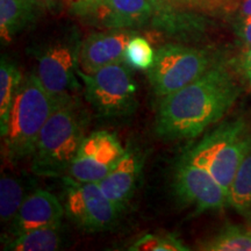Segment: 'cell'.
I'll return each instance as SVG.
<instances>
[{
  "label": "cell",
  "mask_w": 251,
  "mask_h": 251,
  "mask_svg": "<svg viewBox=\"0 0 251 251\" xmlns=\"http://www.w3.org/2000/svg\"><path fill=\"white\" fill-rule=\"evenodd\" d=\"M242 87L233 71L216 63L192 83L162 99L155 129L166 140L199 136L233 107Z\"/></svg>",
  "instance_id": "6da1fadb"
},
{
  "label": "cell",
  "mask_w": 251,
  "mask_h": 251,
  "mask_svg": "<svg viewBox=\"0 0 251 251\" xmlns=\"http://www.w3.org/2000/svg\"><path fill=\"white\" fill-rule=\"evenodd\" d=\"M65 99H58L48 92L36 74L24 78L4 136L5 157L8 162L15 164L33 156L43 127Z\"/></svg>",
  "instance_id": "7a4b0ae2"
},
{
  "label": "cell",
  "mask_w": 251,
  "mask_h": 251,
  "mask_svg": "<svg viewBox=\"0 0 251 251\" xmlns=\"http://www.w3.org/2000/svg\"><path fill=\"white\" fill-rule=\"evenodd\" d=\"M85 125V115L72 97L62 101L41 131L31 171L42 177L67 175L86 137Z\"/></svg>",
  "instance_id": "3957f363"
},
{
  "label": "cell",
  "mask_w": 251,
  "mask_h": 251,
  "mask_svg": "<svg viewBox=\"0 0 251 251\" xmlns=\"http://www.w3.org/2000/svg\"><path fill=\"white\" fill-rule=\"evenodd\" d=\"M251 148V131L243 119L224 122L207 133L185 157L205 168L227 191Z\"/></svg>",
  "instance_id": "277c9868"
},
{
  "label": "cell",
  "mask_w": 251,
  "mask_h": 251,
  "mask_svg": "<svg viewBox=\"0 0 251 251\" xmlns=\"http://www.w3.org/2000/svg\"><path fill=\"white\" fill-rule=\"evenodd\" d=\"M86 100L100 117L117 119L130 115L137 107V84L126 62L107 65L96 72L78 69Z\"/></svg>",
  "instance_id": "5b68a950"
},
{
  "label": "cell",
  "mask_w": 251,
  "mask_h": 251,
  "mask_svg": "<svg viewBox=\"0 0 251 251\" xmlns=\"http://www.w3.org/2000/svg\"><path fill=\"white\" fill-rule=\"evenodd\" d=\"M216 63L209 50L169 43L156 50L147 74L153 92L164 98L198 79Z\"/></svg>",
  "instance_id": "8992f818"
},
{
  "label": "cell",
  "mask_w": 251,
  "mask_h": 251,
  "mask_svg": "<svg viewBox=\"0 0 251 251\" xmlns=\"http://www.w3.org/2000/svg\"><path fill=\"white\" fill-rule=\"evenodd\" d=\"M65 215L90 233L107 230L117 224L121 209L103 194L98 183H84L63 176Z\"/></svg>",
  "instance_id": "52a82bcc"
},
{
  "label": "cell",
  "mask_w": 251,
  "mask_h": 251,
  "mask_svg": "<svg viewBox=\"0 0 251 251\" xmlns=\"http://www.w3.org/2000/svg\"><path fill=\"white\" fill-rule=\"evenodd\" d=\"M80 45L76 39L56 41L37 56V77L56 98H69L80 87L78 81Z\"/></svg>",
  "instance_id": "ba28073f"
},
{
  "label": "cell",
  "mask_w": 251,
  "mask_h": 251,
  "mask_svg": "<svg viewBox=\"0 0 251 251\" xmlns=\"http://www.w3.org/2000/svg\"><path fill=\"white\" fill-rule=\"evenodd\" d=\"M125 151L115 134L107 130L93 131L84 139L65 176L84 183H99Z\"/></svg>",
  "instance_id": "9c48e42d"
},
{
  "label": "cell",
  "mask_w": 251,
  "mask_h": 251,
  "mask_svg": "<svg viewBox=\"0 0 251 251\" xmlns=\"http://www.w3.org/2000/svg\"><path fill=\"white\" fill-rule=\"evenodd\" d=\"M175 191L184 203L197 213L220 211L228 206V193L205 168L183 155L176 168Z\"/></svg>",
  "instance_id": "30bf717a"
},
{
  "label": "cell",
  "mask_w": 251,
  "mask_h": 251,
  "mask_svg": "<svg viewBox=\"0 0 251 251\" xmlns=\"http://www.w3.org/2000/svg\"><path fill=\"white\" fill-rule=\"evenodd\" d=\"M64 215V205L55 194L46 190H37L25 199L11 222V234L17 236L33 229L62 225Z\"/></svg>",
  "instance_id": "8fae6325"
},
{
  "label": "cell",
  "mask_w": 251,
  "mask_h": 251,
  "mask_svg": "<svg viewBox=\"0 0 251 251\" xmlns=\"http://www.w3.org/2000/svg\"><path fill=\"white\" fill-rule=\"evenodd\" d=\"M130 39L131 34L125 29L91 34L80 45V69L91 74L107 65L125 62L126 47Z\"/></svg>",
  "instance_id": "7c38bea8"
},
{
  "label": "cell",
  "mask_w": 251,
  "mask_h": 251,
  "mask_svg": "<svg viewBox=\"0 0 251 251\" xmlns=\"http://www.w3.org/2000/svg\"><path fill=\"white\" fill-rule=\"evenodd\" d=\"M143 165L142 152L129 146L107 176L98 183L103 194L121 211L136 190Z\"/></svg>",
  "instance_id": "4fadbf2b"
},
{
  "label": "cell",
  "mask_w": 251,
  "mask_h": 251,
  "mask_svg": "<svg viewBox=\"0 0 251 251\" xmlns=\"http://www.w3.org/2000/svg\"><path fill=\"white\" fill-rule=\"evenodd\" d=\"M153 14L149 0H103L85 19L107 29H127L142 26Z\"/></svg>",
  "instance_id": "5bb4252c"
},
{
  "label": "cell",
  "mask_w": 251,
  "mask_h": 251,
  "mask_svg": "<svg viewBox=\"0 0 251 251\" xmlns=\"http://www.w3.org/2000/svg\"><path fill=\"white\" fill-rule=\"evenodd\" d=\"M42 12L36 0H0V35L9 43Z\"/></svg>",
  "instance_id": "9a60e30c"
},
{
  "label": "cell",
  "mask_w": 251,
  "mask_h": 251,
  "mask_svg": "<svg viewBox=\"0 0 251 251\" xmlns=\"http://www.w3.org/2000/svg\"><path fill=\"white\" fill-rule=\"evenodd\" d=\"M62 225L37 228L13 236L5 244L7 251H55L61 248Z\"/></svg>",
  "instance_id": "2e32d148"
},
{
  "label": "cell",
  "mask_w": 251,
  "mask_h": 251,
  "mask_svg": "<svg viewBox=\"0 0 251 251\" xmlns=\"http://www.w3.org/2000/svg\"><path fill=\"white\" fill-rule=\"evenodd\" d=\"M23 79L17 64L2 56L0 62V133L2 137L7 131L12 106Z\"/></svg>",
  "instance_id": "e0dca14e"
},
{
  "label": "cell",
  "mask_w": 251,
  "mask_h": 251,
  "mask_svg": "<svg viewBox=\"0 0 251 251\" xmlns=\"http://www.w3.org/2000/svg\"><path fill=\"white\" fill-rule=\"evenodd\" d=\"M199 249L207 251H251V229L240 225H226Z\"/></svg>",
  "instance_id": "ac0fdd59"
},
{
  "label": "cell",
  "mask_w": 251,
  "mask_h": 251,
  "mask_svg": "<svg viewBox=\"0 0 251 251\" xmlns=\"http://www.w3.org/2000/svg\"><path fill=\"white\" fill-rule=\"evenodd\" d=\"M228 206L242 214L251 211V148L241 162L228 188Z\"/></svg>",
  "instance_id": "d6986e66"
},
{
  "label": "cell",
  "mask_w": 251,
  "mask_h": 251,
  "mask_svg": "<svg viewBox=\"0 0 251 251\" xmlns=\"http://www.w3.org/2000/svg\"><path fill=\"white\" fill-rule=\"evenodd\" d=\"M25 181L15 177L2 176L0 179V219L12 222L26 199Z\"/></svg>",
  "instance_id": "ffe728a7"
},
{
  "label": "cell",
  "mask_w": 251,
  "mask_h": 251,
  "mask_svg": "<svg viewBox=\"0 0 251 251\" xmlns=\"http://www.w3.org/2000/svg\"><path fill=\"white\" fill-rule=\"evenodd\" d=\"M156 51L149 41L142 36H131L125 51V62L130 68L148 71L155 61Z\"/></svg>",
  "instance_id": "44dd1931"
},
{
  "label": "cell",
  "mask_w": 251,
  "mask_h": 251,
  "mask_svg": "<svg viewBox=\"0 0 251 251\" xmlns=\"http://www.w3.org/2000/svg\"><path fill=\"white\" fill-rule=\"evenodd\" d=\"M130 251H187L190 250L172 234H146L128 248Z\"/></svg>",
  "instance_id": "7402d4cb"
},
{
  "label": "cell",
  "mask_w": 251,
  "mask_h": 251,
  "mask_svg": "<svg viewBox=\"0 0 251 251\" xmlns=\"http://www.w3.org/2000/svg\"><path fill=\"white\" fill-rule=\"evenodd\" d=\"M183 8L203 13H218V12H233L234 0H178Z\"/></svg>",
  "instance_id": "603a6c76"
},
{
  "label": "cell",
  "mask_w": 251,
  "mask_h": 251,
  "mask_svg": "<svg viewBox=\"0 0 251 251\" xmlns=\"http://www.w3.org/2000/svg\"><path fill=\"white\" fill-rule=\"evenodd\" d=\"M103 0H63V4L67 6L71 14L80 18H87Z\"/></svg>",
  "instance_id": "cb8c5ba5"
},
{
  "label": "cell",
  "mask_w": 251,
  "mask_h": 251,
  "mask_svg": "<svg viewBox=\"0 0 251 251\" xmlns=\"http://www.w3.org/2000/svg\"><path fill=\"white\" fill-rule=\"evenodd\" d=\"M235 34L244 50L251 48V17L236 20Z\"/></svg>",
  "instance_id": "d4e9b609"
},
{
  "label": "cell",
  "mask_w": 251,
  "mask_h": 251,
  "mask_svg": "<svg viewBox=\"0 0 251 251\" xmlns=\"http://www.w3.org/2000/svg\"><path fill=\"white\" fill-rule=\"evenodd\" d=\"M149 1L151 2L153 11H155L153 17L175 13L183 8L178 0H149Z\"/></svg>",
  "instance_id": "484cf974"
},
{
  "label": "cell",
  "mask_w": 251,
  "mask_h": 251,
  "mask_svg": "<svg viewBox=\"0 0 251 251\" xmlns=\"http://www.w3.org/2000/svg\"><path fill=\"white\" fill-rule=\"evenodd\" d=\"M237 70L251 86V48L244 50L237 61Z\"/></svg>",
  "instance_id": "4316f807"
},
{
  "label": "cell",
  "mask_w": 251,
  "mask_h": 251,
  "mask_svg": "<svg viewBox=\"0 0 251 251\" xmlns=\"http://www.w3.org/2000/svg\"><path fill=\"white\" fill-rule=\"evenodd\" d=\"M236 20L251 17V0H234V11Z\"/></svg>",
  "instance_id": "83f0119b"
},
{
  "label": "cell",
  "mask_w": 251,
  "mask_h": 251,
  "mask_svg": "<svg viewBox=\"0 0 251 251\" xmlns=\"http://www.w3.org/2000/svg\"><path fill=\"white\" fill-rule=\"evenodd\" d=\"M36 1L42 11H52L59 4L61 0H36Z\"/></svg>",
  "instance_id": "f1b7e54d"
}]
</instances>
